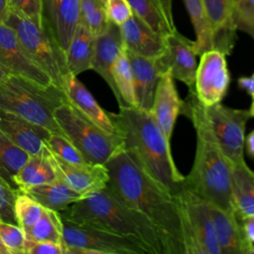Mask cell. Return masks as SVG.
<instances>
[{
	"label": "cell",
	"instance_id": "obj_1",
	"mask_svg": "<svg viewBox=\"0 0 254 254\" xmlns=\"http://www.w3.org/2000/svg\"><path fill=\"white\" fill-rule=\"evenodd\" d=\"M108 188L127 205L146 216L184 254L179 207L175 192L150 176L124 149L105 164Z\"/></svg>",
	"mask_w": 254,
	"mask_h": 254
},
{
	"label": "cell",
	"instance_id": "obj_2",
	"mask_svg": "<svg viewBox=\"0 0 254 254\" xmlns=\"http://www.w3.org/2000/svg\"><path fill=\"white\" fill-rule=\"evenodd\" d=\"M64 219L133 239L149 254H179L172 240L109 188L90 192L60 212Z\"/></svg>",
	"mask_w": 254,
	"mask_h": 254
},
{
	"label": "cell",
	"instance_id": "obj_3",
	"mask_svg": "<svg viewBox=\"0 0 254 254\" xmlns=\"http://www.w3.org/2000/svg\"><path fill=\"white\" fill-rule=\"evenodd\" d=\"M183 114L190 118L195 131L193 163L183 185L206 201L234 212L231 194L233 164L218 144L204 106L193 89H189V96L184 100Z\"/></svg>",
	"mask_w": 254,
	"mask_h": 254
},
{
	"label": "cell",
	"instance_id": "obj_4",
	"mask_svg": "<svg viewBox=\"0 0 254 254\" xmlns=\"http://www.w3.org/2000/svg\"><path fill=\"white\" fill-rule=\"evenodd\" d=\"M123 143V149L154 179L173 192L181 188L185 176L179 171L167 140L150 111L138 107H119L109 112Z\"/></svg>",
	"mask_w": 254,
	"mask_h": 254
},
{
	"label": "cell",
	"instance_id": "obj_5",
	"mask_svg": "<svg viewBox=\"0 0 254 254\" xmlns=\"http://www.w3.org/2000/svg\"><path fill=\"white\" fill-rule=\"evenodd\" d=\"M67 101L64 90L55 84L42 85L12 73L0 80V108L51 132L63 134L54 113L58 106Z\"/></svg>",
	"mask_w": 254,
	"mask_h": 254
},
{
	"label": "cell",
	"instance_id": "obj_6",
	"mask_svg": "<svg viewBox=\"0 0 254 254\" xmlns=\"http://www.w3.org/2000/svg\"><path fill=\"white\" fill-rule=\"evenodd\" d=\"M54 116L63 134L88 163L105 165L115 154L123 150L119 136L102 130L68 101L58 106Z\"/></svg>",
	"mask_w": 254,
	"mask_h": 254
},
{
	"label": "cell",
	"instance_id": "obj_7",
	"mask_svg": "<svg viewBox=\"0 0 254 254\" xmlns=\"http://www.w3.org/2000/svg\"><path fill=\"white\" fill-rule=\"evenodd\" d=\"M4 24L15 31L31 58L50 76L52 82L62 89L64 77L69 73L65 53L44 20L43 26H38L10 7Z\"/></svg>",
	"mask_w": 254,
	"mask_h": 254
},
{
	"label": "cell",
	"instance_id": "obj_8",
	"mask_svg": "<svg viewBox=\"0 0 254 254\" xmlns=\"http://www.w3.org/2000/svg\"><path fill=\"white\" fill-rule=\"evenodd\" d=\"M175 194L181 220L184 254H221L207 201L184 185Z\"/></svg>",
	"mask_w": 254,
	"mask_h": 254
},
{
	"label": "cell",
	"instance_id": "obj_9",
	"mask_svg": "<svg viewBox=\"0 0 254 254\" xmlns=\"http://www.w3.org/2000/svg\"><path fill=\"white\" fill-rule=\"evenodd\" d=\"M63 218V217H62ZM65 254H147L137 241L94 226L64 219Z\"/></svg>",
	"mask_w": 254,
	"mask_h": 254
},
{
	"label": "cell",
	"instance_id": "obj_10",
	"mask_svg": "<svg viewBox=\"0 0 254 254\" xmlns=\"http://www.w3.org/2000/svg\"><path fill=\"white\" fill-rule=\"evenodd\" d=\"M204 111L218 144L232 164L245 162V131L251 118L249 109L232 108L220 102L204 106Z\"/></svg>",
	"mask_w": 254,
	"mask_h": 254
},
{
	"label": "cell",
	"instance_id": "obj_11",
	"mask_svg": "<svg viewBox=\"0 0 254 254\" xmlns=\"http://www.w3.org/2000/svg\"><path fill=\"white\" fill-rule=\"evenodd\" d=\"M199 57L193 90L199 102L209 107L220 103L225 97L230 84V72L226 55L221 51L211 49Z\"/></svg>",
	"mask_w": 254,
	"mask_h": 254
},
{
	"label": "cell",
	"instance_id": "obj_12",
	"mask_svg": "<svg viewBox=\"0 0 254 254\" xmlns=\"http://www.w3.org/2000/svg\"><path fill=\"white\" fill-rule=\"evenodd\" d=\"M165 52L155 59L158 68L162 74L169 70L175 79L186 84L189 89H193L197 68L193 41L177 30L165 37Z\"/></svg>",
	"mask_w": 254,
	"mask_h": 254
},
{
	"label": "cell",
	"instance_id": "obj_13",
	"mask_svg": "<svg viewBox=\"0 0 254 254\" xmlns=\"http://www.w3.org/2000/svg\"><path fill=\"white\" fill-rule=\"evenodd\" d=\"M0 63L7 70L42 85L54 84L50 76L35 63L25 50L15 31L0 24Z\"/></svg>",
	"mask_w": 254,
	"mask_h": 254
},
{
	"label": "cell",
	"instance_id": "obj_14",
	"mask_svg": "<svg viewBox=\"0 0 254 254\" xmlns=\"http://www.w3.org/2000/svg\"><path fill=\"white\" fill-rule=\"evenodd\" d=\"M48 150L57 179L81 195L84 196L107 186L109 175L105 165L91 163L70 164L58 157L49 148Z\"/></svg>",
	"mask_w": 254,
	"mask_h": 254
},
{
	"label": "cell",
	"instance_id": "obj_15",
	"mask_svg": "<svg viewBox=\"0 0 254 254\" xmlns=\"http://www.w3.org/2000/svg\"><path fill=\"white\" fill-rule=\"evenodd\" d=\"M214 233L221 254H254V244L247 238L240 218L207 201Z\"/></svg>",
	"mask_w": 254,
	"mask_h": 254
},
{
	"label": "cell",
	"instance_id": "obj_16",
	"mask_svg": "<svg viewBox=\"0 0 254 254\" xmlns=\"http://www.w3.org/2000/svg\"><path fill=\"white\" fill-rule=\"evenodd\" d=\"M43 18L65 53L80 22V0H42Z\"/></svg>",
	"mask_w": 254,
	"mask_h": 254
},
{
	"label": "cell",
	"instance_id": "obj_17",
	"mask_svg": "<svg viewBox=\"0 0 254 254\" xmlns=\"http://www.w3.org/2000/svg\"><path fill=\"white\" fill-rule=\"evenodd\" d=\"M183 110L184 100L180 97L175 78L168 70L160 77L150 112L155 122L170 142L172 141L178 116L183 114Z\"/></svg>",
	"mask_w": 254,
	"mask_h": 254
},
{
	"label": "cell",
	"instance_id": "obj_18",
	"mask_svg": "<svg viewBox=\"0 0 254 254\" xmlns=\"http://www.w3.org/2000/svg\"><path fill=\"white\" fill-rule=\"evenodd\" d=\"M123 48L119 26L111 22L102 34L94 37L91 69L97 72L108 84L117 103H119V95L112 77V67Z\"/></svg>",
	"mask_w": 254,
	"mask_h": 254
},
{
	"label": "cell",
	"instance_id": "obj_19",
	"mask_svg": "<svg viewBox=\"0 0 254 254\" xmlns=\"http://www.w3.org/2000/svg\"><path fill=\"white\" fill-rule=\"evenodd\" d=\"M236 0H202L211 28L213 49L231 55L236 41L233 12Z\"/></svg>",
	"mask_w": 254,
	"mask_h": 254
},
{
	"label": "cell",
	"instance_id": "obj_20",
	"mask_svg": "<svg viewBox=\"0 0 254 254\" xmlns=\"http://www.w3.org/2000/svg\"><path fill=\"white\" fill-rule=\"evenodd\" d=\"M0 131L30 155L42 151L51 131L20 115L0 108Z\"/></svg>",
	"mask_w": 254,
	"mask_h": 254
},
{
	"label": "cell",
	"instance_id": "obj_21",
	"mask_svg": "<svg viewBox=\"0 0 254 254\" xmlns=\"http://www.w3.org/2000/svg\"><path fill=\"white\" fill-rule=\"evenodd\" d=\"M62 89L68 102L79 110L86 118L111 135H116V127L109 115L95 100L85 85L77 78V75L67 73L64 77Z\"/></svg>",
	"mask_w": 254,
	"mask_h": 254
},
{
	"label": "cell",
	"instance_id": "obj_22",
	"mask_svg": "<svg viewBox=\"0 0 254 254\" xmlns=\"http://www.w3.org/2000/svg\"><path fill=\"white\" fill-rule=\"evenodd\" d=\"M119 29L126 51L151 59H157L165 52V37L157 34L134 14Z\"/></svg>",
	"mask_w": 254,
	"mask_h": 254
},
{
	"label": "cell",
	"instance_id": "obj_23",
	"mask_svg": "<svg viewBox=\"0 0 254 254\" xmlns=\"http://www.w3.org/2000/svg\"><path fill=\"white\" fill-rule=\"evenodd\" d=\"M126 53L133 72L137 107L150 111L162 72L158 68L155 59L142 57L128 51Z\"/></svg>",
	"mask_w": 254,
	"mask_h": 254
},
{
	"label": "cell",
	"instance_id": "obj_24",
	"mask_svg": "<svg viewBox=\"0 0 254 254\" xmlns=\"http://www.w3.org/2000/svg\"><path fill=\"white\" fill-rule=\"evenodd\" d=\"M133 14L157 34L166 37L177 31L172 0H128Z\"/></svg>",
	"mask_w": 254,
	"mask_h": 254
},
{
	"label": "cell",
	"instance_id": "obj_25",
	"mask_svg": "<svg viewBox=\"0 0 254 254\" xmlns=\"http://www.w3.org/2000/svg\"><path fill=\"white\" fill-rule=\"evenodd\" d=\"M231 194L233 209L239 218L254 215V171L246 162L233 164Z\"/></svg>",
	"mask_w": 254,
	"mask_h": 254
},
{
	"label": "cell",
	"instance_id": "obj_26",
	"mask_svg": "<svg viewBox=\"0 0 254 254\" xmlns=\"http://www.w3.org/2000/svg\"><path fill=\"white\" fill-rule=\"evenodd\" d=\"M58 180L53 165L49 158V150L44 145L41 152L38 154L30 155L26 163L19 170L14 178V182L20 191L51 183Z\"/></svg>",
	"mask_w": 254,
	"mask_h": 254
},
{
	"label": "cell",
	"instance_id": "obj_27",
	"mask_svg": "<svg viewBox=\"0 0 254 254\" xmlns=\"http://www.w3.org/2000/svg\"><path fill=\"white\" fill-rule=\"evenodd\" d=\"M94 36L87 27L79 22L65 52L66 64L70 73L78 75L91 69Z\"/></svg>",
	"mask_w": 254,
	"mask_h": 254
},
{
	"label": "cell",
	"instance_id": "obj_28",
	"mask_svg": "<svg viewBox=\"0 0 254 254\" xmlns=\"http://www.w3.org/2000/svg\"><path fill=\"white\" fill-rule=\"evenodd\" d=\"M22 192L33 197L44 207L59 212L83 196L60 180L32 187Z\"/></svg>",
	"mask_w": 254,
	"mask_h": 254
},
{
	"label": "cell",
	"instance_id": "obj_29",
	"mask_svg": "<svg viewBox=\"0 0 254 254\" xmlns=\"http://www.w3.org/2000/svg\"><path fill=\"white\" fill-rule=\"evenodd\" d=\"M195 34L193 48L197 56L213 49L211 28L205 13L202 0H183Z\"/></svg>",
	"mask_w": 254,
	"mask_h": 254
},
{
	"label": "cell",
	"instance_id": "obj_30",
	"mask_svg": "<svg viewBox=\"0 0 254 254\" xmlns=\"http://www.w3.org/2000/svg\"><path fill=\"white\" fill-rule=\"evenodd\" d=\"M30 154L13 143L0 131V177L14 190L20 191L14 178L28 160Z\"/></svg>",
	"mask_w": 254,
	"mask_h": 254
},
{
	"label": "cell",
	"instance_id": "obj_31",
	"mask_svg": "<svg viewBox=\"0 0 254 254\" xmlns=\"http://www.w3.org/2000/svg\"><path fill=\"white\" fill-rule=\"evenodd\" d=\"M112 77L119 95V107H137L131 64L123 48L112 67Z\"/></svg>",
	"mask_w": 254,
	"mask_h": 254
},
{
	"label": "cell",
	"instance_id": "obj_32",
	"mask_svg": "<svg viewBox=\"0 0 254 254\" xmlns=\"http://www.w3.org/2000/svg\"><path fill=\"white\" fill-rule=\"evenodd\" d=\"M63 230L64 223L61 213L44 207L39 220L26 232V238L34 241H49L64 244Z\"/></svg>",
	"mask_w": 254,
	"mask_h": 254
},
{
	"label": "cell",
	"instance_id": "obj_33",
	"mask_svg": "<svg viewBox=\"0 0 254 254\" xmlns=\"http://www.w3.org/2000/svg\"><path fill=\"white\" fill-rule=\"evenodd\" d=\"M80 22L95 37L102 34L108 27L103 0H80Z\"/></svg>",
	"mask_w": 254,
	"mask_h": 254
},
{
	"label": "cell",
	"instance_id": "obj_34",
	"mask_svg": "<svg viewBox=\"0 0 254 254\" xmlns=\"http://www.w3.org/2000/svg\"><path fill=\"white\" fill-rule=\"evenodd\" d=\"M44 206L25 192L19 191L14 202V213L17 224L28 232L39 220Z\"/></svg>",
	"mask_w": 254,
	"mask_h": 254
},
{
	"label": "cell",
	"instance_id": "obj_35",
	"mask_svg": "<svg viewBox=\"0 0 254 254\" xmlns=\"http://www.w3.org/2000/svg\"><path fill=\"white\" fill-rule=\"evenodd\" d=\"M46 146L58 157L70 164L88 163L76 147L64 135L57 132H51L49 138L45 141Z\"/></svg>",
	"mask_w": 254,
	"mask_h": 254
},
{
	"label": "cell",
	"instance_id": "obj_36",
	"mask_svg": "<svg viewBox=\"0 0 254 254\" xmlns=\"http://www.w3.org/2000/svg\"><path fill=\"white\" fill-rule=\"evenodd\" d=\"M0 237L10 254H25L26 234L16 223L0 220Z\"/></svg>",
	"mask_w": 254,
	"mask_h": 254
},
{
	"label": "cell",
	"instance_id": "obj_37",
	"mask_svg": "<svg viewBox=\"0 0 254 254\" xmlns=\"http://www.w3.org/2000/svg\"><path fill=\"white\" fill-rule=\"evenodd\" d=\"M233 20L236 30L246 33L254 40V0H236Z\"/></svg>",
	"mask_w": 254,
	"mask_h": 254
},
{
	"label": "cell",
	"instance_id": "obj_38",
	"mask_svg": "<svg viewBox=\"0 0 254 254\" xmlns=\"http://www.w3.org/2000/svg\"><path fill=\"white\" fill-rule=\"evenodd\" d=\"M19 191L14 190L2 177H0V217L2 221L16 223L14 202Z\"/></svg>",
	"mask_w": 254,
	"mask_h": 254
},
{
	"label": "cell",
	"instance_id": "obj_39",
	"mask_svg": "<svg viewBox=\"0 0 254 254\" xmlns=\"http://www.w3.org/2000/svg\"><path fill=\"white\" fill-rule=\"evenodd\" d=\"M10 7L21 13L34 24L43 26L42 0H9Z\"/></svg>",
	"mask_w": 254,
	"mask_h": 254
},
{
	"label": "cell",
	"instance_id": "obj_40",
	"mask_svg": "<svg viewBox=\"0 0 254 254\" xmlns=\"http://www.w3.org/2000/svg\"><path fill=\"white\" fill-rule=\"evenodd\" d=\"M104 6L108 21L117 26H121L133 16L128 0H105Z\"/></svg>",
	"mask_w": 254,
	"mask_h": 254
},
{
	"label": "cell",
	"instance_id": "obj_41",
	"mask_svg": "<svg viewBox=\"0 0 254 254\" xmlns=\"http://www.w3.org/2000/svg\"><path fill=\"white\" fill-rule=\"evenodd\" d=\"M25 254H65L64 244L49 241L26 240Z\"/></svg>",
	"mask_w": 254,
	"mask_h": 254
},
{
	"label": "cell",
	"instance_id": "obj_42",
	"mask_svg": "<svg viewBox=\"0 0 254 254\" xmlns=\"http://www.w3.org/2000/svg\"><path fill=\"white\" fill-rule=\"evenodd\" d=\"M237 85L240 89L245 90L251 96V99L254 98V72L250 76L238 77Z\"/></svg>",
	"mask_w": 254,
	"mask_h": 254
},
{
	"label": "cell",
	"instance_id": "obj_43",
	"mask_svg": "<svg viewBox=\"0 0 254 254\" xmlns=\"http://www.w3.org/2000/svg\"><path fill=\"white\" fill-rule=\"evenodd\" d=\"M247 238L254 244V215L240 218Z\"/></svg>",
	"mask_w": 254,
	"mask_h": 254
},
{
	"label": "cell",
	"instance_id": "obj_44",
	"mask_svg": "<svg viewBox=\"0 0 254 254\" xmlns=\"http://www.w3.org/2000/svg\"><path fill=\"white\" fill-rule=\"evenodd\" d=\"M244 149L246 150L248 156L254 160V130L245 136Z\"/></svg>",
	"mask_w": 254,
	"mask_h": 254
},
{
	"label": "cell",
	"instance_id": "obj_45",
	"mask_svg": "<svg viewBox=\"0 0 254 254\" xmlns=\"http://www.w3.org/2000/svg\"><path fill=\"white\" fill-rule=\"evenodd\" d=\"M10 10L9 0H0V24H4Z\"/></svg>",
	"mask_w": 254,
	"mask_h": 254
},
{
	"label": "cell",
	"instance_id": "obj_46",
	"mask_svg": "<svg viewBox=\"0 0 254 254\" xmlns=\"http://www.w3.org/2000/svg\"><path fill=\"white\" fill-rule=\"evenodd\" d=\"M10 72L7 70V68L0 63V80L4 79L6 76H8Z\"/></svg>",
	"mask_w": 254,
	"mask_h": 254
},
{
	"label": "cell",
	"instance_id": "obj_47",
	"mask_svg": "<svg viewBox=\"0 0 254 254\" xmlns=\"http://www.w3.org/2000/svg\"><path fill=\"white\" fill-rule=\"evenodd\" d=\"M0 254H10L9 251H8V249L6 248L5 244L3 243L1 237H0Z\"/></svg>",
	"mask_w": 254,
	"mask_h": 254
},
{
	"label": "cell",
	"instance_id": "obj_48",
	"mask_svg": "<svg viewBox=\"0 0 254 254\" xmlns=\"http://www.w3.org/2000/svg\"><path fill=\"white\" fill-rule=\"evenodd\" d=\"M249 111H250L251 117L254 118V98L252 99V103H251V106H250V108H249Z\"/></svg>",
	"mask_w": 254,
	"mask_h": 254
},
{
	"label": "cell",
	"instance_id": "obj_49",
	"mask_svg": "<svg viewBox=\"0 0 254 254\" xmlns=\"http://www.w3.org/2000/svg\"><path fill=\"white\" fill-rule=\"evenodd\" d=\"M0 220H1V217H0Z\"/></svg>",
	"mask_w": 254,
	"mask_h": 254
},
{
	"label": "cell",
	"instance_id": "obj_50",
	"mask_svg": "<svg viewBox=\"0 0 254 254\" xmlns=\"http://www.w3.org/2000/svg\"><path fill=\"white\" fill-rule=\"evenodd\" d=\"M103 1H104V2H105V0H103Z\"/></svg>",
	"mask_w": 254,
	"mask_h": 254
}]
</instances>
